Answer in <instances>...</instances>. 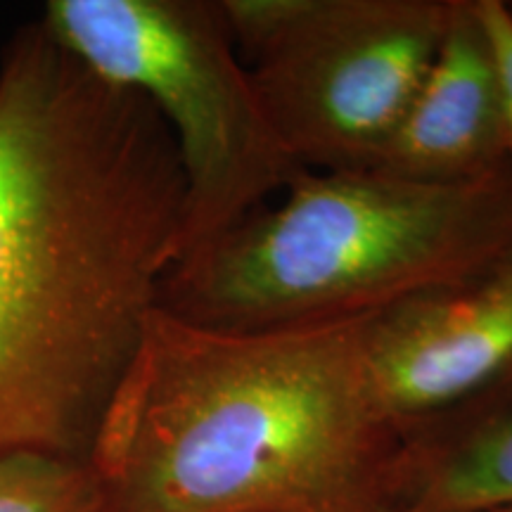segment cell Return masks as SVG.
I'll return each instance as SVG.
<instances>
[{
    "label": "cell",
    "instance_id": "cell-3",
    "mask_svg": "<svg viewBox=\"0 0 512 512\" xmlns=\"http://www.w3.org/2000/svg\"><path fill=\"white\" fill-rule=\"evenodd\" d=\"M512 240V164L465 183L299 171L283 200L166 268L157 309L259 330L368 316L451 285Z\"/></svg>",
    "mask_w": 512,
    "mask_h": 512
},
{
    "label": "cell",
    "instance_id": "cell-7",
    "mask_svg": "<svg viewBox=\"0 0 512 512\" xmlns=\"http://www.w3.org/2000/svg\"><path fill=\"white\" fill-rule=\"evenodd\" d=\"M501 86L475 0H453L432 67L373 169L418 183H465L508 166Z\"/></svg>",
    "mask_w": 512,
    "mask_h": 512
},
{
    "label": "cell",
    "instance_id": "cell-11",
    "mask_svg": "<svg viewBox=\"0 0 512 512\" xmlns=\"http://www.w3.org/2000/svg\"><path fill=\"white\" fill-rule=\"evenodd\" d=\"M475 10L494 53L498 86H501L505 150L512 164V17L505 8V0H475Z\"/></svg>",
    "mask_w": 512,
    "mask_h": 512
},
{
    "label": "cell",
    "instance_id": "cell-8",
    "mask_svg": "<svg viewBox=\"0 0 512 512\" xmlns=\"http://www.w3.org/2000/svg\"><path fill=\"white\" fill-rule=\"evenodd\" d=\"M512 505V366L463 399L396 427L380 512Z\"/></svg>",
    "mask_w": 512,
    "mask_h": 512
},
{
    "label": "cell",
    "instance_id": "cell-13",
    "mask_svg": "<svg viewBox=\"0 0 512 512\" xmlns=\"http://www.w3.org/2000/svg\"><path fill=\"white\" fill-rule=\"evenodd\" d=\"M505 8H508V12H510V17H512V0H505Z\"/></svg>",
    "mask_w": 512,
    "mask_h": 512
},
{
    "label": "cell",
    "instance_id": "cell-2",
    "mask_svg": "<svg viewBox=\"0 0 512 512\" xmlns=\"http://www.w3.org/2000/svg\"><path fill=\"white\" fill-rule=\"evenodd\" d=\"M370 316L259 330L162 309L88 456L95 512H380Z\"/></svg>",
    "mask_w": 512,
    "mask_h": 512
},
{
    "label": "cell",
    "instance_id": "cell-9",
    "mask_svg": "<svg viewBox=\"0 0 512 512\" xmlns=\"http://www.w3.org/2000/svg\"><path fill=\"white\" fill-rule=\"evenodd\" d=\"M91 465L41 453L0 460V512H95Z\"/></svg>",
    "mask_w": 512,
    "mask_h": 512
},
{
    "label": "cell",
    "instance_id": "cell-6",
    "mask_svg": "<svg viewBox=\"0 0 512 512\" xmlns=\"http://www.w3.org/2000/svg\"><path fill=\"white\" fill-rule=\"evenodd\" d=\"M368 354L394 430L512 366V240L456 283L373 313Z\"/></svg>",
    "mask_w": 512,
    "mask_h": 512
},
{
    "label": "cell",
    "instance_id": "cell-5",
    "mask_svg": "<svg viewBox=\"0 0 512 512\" xmlns=\"http://www.w3.org/2000/svg\"><path fill=\"white\" fill-rule=\"evenodd\" d=\"M453 0H309L247 67L302 169H373L432 67Z\"/></svg>",
    "mask_w": 512,
    "mask_h": 512
},
{
    "label": "cell",
    "instance_id": "cell-1",
    "mask_svg": "<svg viewBox=\"0 0 512 512\" xmlns=\"http://www.w3.org/2000/svg\"><path fill=\"white\" fill-rule=\"evenodd\" d=\"M185 181L143 95L41 22L0 55V460L88 463L176 259Z\"/></svg>",
    "mask_w": 512,
    "mask_h": 512
},
{
    "label": "cell",
    "instance_id": "cell-12",
    "mask_svg": "<svg viewBox=\"0 0 512 512\" xmlns=\"http://www.w3.org/2000/svg\"><path fill=\"white\" fill-rule=\"evenodd\" d=\"M486 512H512V505H503V508H494V510H486Z\"/></svg>",
    "mask_w": 512,
    "mask_h": 512
},
{
    "label": "cell",
    "instance_id": "cell-4",
    "mask_svg": "<svg viewBox=\"0 0 512 512\" xmlns=\"http://www.w3.org/2000/svg\"><path fill=\"white\" fill-rule=\"evenodd\" d=\"M41 24L95 76L143 95L174 136L185 181L176 259L304 171L211 0H50Z\"/></svg>",
    "mask_w": 512,
    "mask_h": 512
},
{
    "label": "cell",
    "instance_id": "cell-10",
    "mask_svg": "<svg viewBox=\"0 0 512 512\" xmlns=\"http://www.w3.org/2000/svg\"><path fill=\"white\" fill-rule=\"evenodd\" d=\"M216 5L242 64L252 67L292 27L309 0H216Z\"/></svg>",
    "mask_w": 512,
    "mask_h": 512
}]
</instances>
